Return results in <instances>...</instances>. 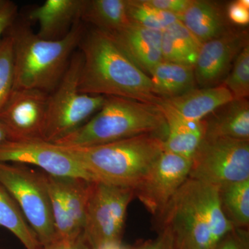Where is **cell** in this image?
I'll list each match as a JSON object with an SVG mask.
<instances>
[{
	"mask_svg": "<svg viewBox=\"0 0 249 249\" xmlns=\"http://www.w3.org/2000/svg\"><path fill=\"white\" fill-rule=\"evenodd\" d=\"M159 109L167 124L163 150L192 160L204 138V120L199 122L183 120L170 111Z\"/></svg>",
	"mask_w": 249,
	"mask_h": 249,
	"instance_id": "19",
	"label": "cell"
},
{
	"mask_svg": "<svg viewBox=\"0 0 249 249\" xmlns=\"http://www.w3.org/2000/svg\"><path fill=\"white\" fill-rule=\"evenodd\" d=\"M58 178L69 217L77 231L83 235L91 181L78 178Z\"/></svg>",
	"mask_w": 249,
	"mask_h": 249,
	"instance_id": "25",
	"label": "cell"
},
{
	"mask_svg": "<svg viewBox=\"0 0 249 249\" xmlns=\"http://www.w3.org/2000/svg\"><path fill=\"white\" fill-rule=\"evenodd\" d=\"M98 249H126L121 246V243H110L103 245Z\"/></svg>",
	"mask_w": 249,
	"mask_h": 249,
	"instance_id": "37",
	"label": "cell"
},
{
	"mask_svg": "<svg viewBox=\"0 0 249 249\" xmlns=\"http://www.w3.org/2000/svg\"><path fill=\"white\" fill-rule=\"evenodd\" d=\"M214 249H249L248 229L235 228Z\"/></svg>",
	"mask_w": 249,
	"mask_h": 249,
	"instance_id": "30",
	"label": "cell"
},
{
	"mask_svg": "<svg viewBox=\"0 0 249 249\" xmlns=\"http://www.w3.org/2000/svg\"><path fill=\"white\" fill-rule=\"evenodd\" d=\"M204 119L205 137L249 141V103L247 98L232 100Z\"/></svg>",
	"mask_w": 249,
	"mask_h": 249,
	"instance_id": "18",
	"label": "cell"
},
{
	"mask_svg": "<svg viewBox=\"0 0 249 249\" xmlns=\"http://www.w3.org/2000/svg\"><path fill=\"white\" fill-rule=\"evenodd\" d=\"M132 188L91 181L83 235L91 249L121 243Z\"/></svg>",
	"mask_w": 249,
	"mask_h": 249,
	"instance_id": "8",
	"label": "cell"
},
{
	"mask_svg": "<svg viewBox=\"0 0 249 249\" xmlns=\"http://www.w3.org/2000/svg\"><path fill=\"white\" fill-rule=\"evenodd\" d=\"M0 184L14 198L42 247L58 240L42 172L0 162Z\"/></svg>",
	"mask_w": 249,
	"mask_h": 249,
	"instance_id": "7",
	"label": "cell"
},
{
	"mask_svg": "<svg viewBox=\"0 0 249 249\" xmlns=\"http://www.w3.org/2000/svg\"><path fill=\"white\" fill-rule=\"evenodd\" d=\"M0 227L7 229L26 249H40L42 245L35 232L9 192L0 184Z\"/></svg>",
	"mask_w": 249,
	"mask_h": 249,
	"instance_id": "23",
	"label": "cell"
},
{
	"mask_svg": "<svg viewBox=\"0 0 249 249\" xmlns=\"http://www.w3.org/2000/svg\"><path fill=\"white\" fill-rule=\"evenodd\" d=\"M127 12L130 22L161 32L179 20L176 15L152 7L143 0H127Z\"/></svg>",
	"mask_w": 249,
	"mask_h": 249,
	"instance_id": "27",
	"label": "cell"
},
{
	"mask_svg": "<svg viewBox=\"0 0 249 249\" xmlns=\"http://www.w3.org/2000/svg\"><path fill=\"white\" fill-rule=\"evenodd\" d=\"M85 0H47L29 13L28 20L38 23L37 35L46 40L64 38L80 21Z\"/></svg>",
	"mask_w": 249,
	"mask_h": 249,
	"instance_id": "16",
	"label": "cell"
},
{
	"mask_svg": "<svg viewBox=\"0 0 249 249\" xmlns=\"http://www.w3.org/2000/svg\"><path fill=\"white\" fill-rule=\"evenodd\" d=\"M156 9L176 15L179 17L188 7L191 0H143Z\"/></svg>",
	"mask_w": 249,
	"mask_h": 249,
	"instance_id": "34",
	"label": "cell"
},
{
	"mask_svg": "<svg viewBox=\"0 0 249 249\" xmlns=\"http://www.w3.org/2000/svg\"><path fill=\"white\" fill-rule=\"evenodd\" d=\"M219 189L223 212L234 228L248 229L249 179L230 183Z\"/></svg>",
	"mask_w": 249,
	"mask_h": 249,
	"instance_id": "24",
	"label": "cell"
},
{
	"mask_svg": "<svg viewBox=\"0 0 249 249\" xmlns=\"http://www.w3.org/2000/svg\"><path fill=\"white\" fill-rule=\"evenodd\" d=\"M9 135L3 124L0 123V145L9 141Z\"/></svg>",
	"mask_w": 249,
	"mask_h": 249,
	"instance_id": "36",
	"label": "cell"
},
{
	"mask_svg": "<svg viewBox=\"0 0 249 249\" xmlns=\"http://www.w3.org/2000/svg\"><path fill=\"white\" fill-rule=\"evenodd\" d=\"M111 35L131 61L146 74L150 75L152 70L163 60L161 31L130 22Z\"/></svg>",
	"mask_w": 249,
	"mask_h": 249,
	"instance_id": "15",
	"label": "cell"
},
{
	"mask_svg": "<svg viewBox=\"0 0 249 249\" xmlns=\"http://www.w3.org/2000/svg\"><path fill=\"white\" fill-rule=\"evenodd\" d=\"M235 100L244 99L249 96V46L241 51L233 63L231 71L222 84Z\"/></svg>",
	"mask_w": 249,
	"mask_h": 249,
	"instance_id": "28",
	"label": "cell"
},
{
	"mask_svg": "<svg viewBox=\"0 0 249 249\" xmlns=\"http://www.w3.org/2000/svg\"><path fill=\"white\" fill-rule=\"evenodd\" d=\"M49 94L36 89L13 90L0 109V123L7 132L9 141L43 139Z\"/></svg>",
	"mask_w": 249,
	"mask_h": 249,
	"instance_id": "12",
	"label": "cell"
},
{
	"mask_svg": "<svg viewBox=\"0 0 249 249\" xmlns=\"http://www.w3.org/2000/svg\"><path fill=\"white\" fill-rule=\"evenodd\" d=\"M178 249H214L235 228L223 212L217 187L188 178L159 218Z\"/></svg>",
	"mask_w": 249,
	"mask_h": 249,
	"instance_id": "2",
	"label": "cell"
},
{
	"mask_svg": "<svg viewBox=\"0 0 249 249\" xmlns=\"http://www.w3.org/2000/svg\"><path fill=\"white\" fill-rule=\"evenodd\" d=\"M18 6L10 0H0V40L18 18Z\"/></svg>",
	"mask_w": 249,
	"mask_h": 249,
	"instance_id": "33",
	"label": "cell"
},
{
	"mask_svg": "<svg viewBox=\"0 0 249 249\" xmlns=\"http://www.w3.org/2000/svg\"><path fill=\"white\" fill-rule=\"evenodd\" d=\"M132 249H178V247L171 229L163 226L160 227V231L155 239Z\"/></svg>",
	"mask_w": 249,
	"mask_h": 249,
	"instance_id": "31",
	"label": "cell"
},
{
	"mask_svg": "<svg viewBox=\"0 0 249 249\" xmlns=\"http://www.w3.org/2000/svg\"><path fill=\"white\" fill-rule=\"evenodd\" d=\"M15 86L14 48L11 37L5 32L0 40V109Z\"/></svg>",
	"mask_w": 249,
	"mask_h": 249,
	"instance_id": "29",
	"label": "cell"
},
{
	"mask_svg": "<svg viewBox=\"0 0 249 249\" xmlns=\"http://www.w3.org/2000/svg\"><path fill=\"white\" fill-rule=\"evenodd\" d=\"M40 249H91V247L82 235L73 240L58 239L52 243L41 247Z\"/></svg>",
	"mask_w": 249,
	"mask_h": 249,
	"instance_id": "35",
	"label": "cell"
},
{
	"mask_svg": "<svg viewBox=\"0 0 249 249\" xmlns=\"http://www.w3.org/2000/svg\"><path fill=\"white\" fill-rule=\"evenodd\" d=\"M42 173L48 190L54 227L58 240L78 238L82 235L77 231L67 214L58 178Z\"/></svg>",
	"mask_w": 249,
	"mask_h": 249,
	"instance_id": "26",
	"label": "cell"
},
{
	"mask_svg": "<svg viewBox=\"0 0 249 249\" xmlns=\"http://www.w3.org/2000/svg\"><path fill=\"white\" fill-rule=\"evenodd\" d=\"M191 165V159L163 150L145 178L134 188V196L159 219L189 178Z\"/></svg>",
	"mask_w": 249,
	"mask_h": 249,
	"instance_id": "11",
	"label": "cell"
},
{
	"mask_svg": "<svg viewBox=\"0 0 249 249\" xmlns=\"http://www.w3.org/2000/svg\"><path fill=\"white\" fill-rule=\"evenodd\" d=\"M82 64L81 53L75 52L60 83L49 94L43 135L46 142H56L71 134L97 112L106 101V96L80 91Z\"/></svg>",
	"mask_w": 249,
	"mask_h": 249,
	"instance_id": "6",
	"label": "cell"
},
{
	"mask_svg": "<svg viewBox=\"0 0 249 249\" xmlns=\"http://www.w3.org/2000/svg\"><path fill=\"white\" fill-rule=\"evenodd\" d=\"M80 20L108 34L115 33L130 23L127 0H85Z\"/></svg>",
	"mask_w": 249,
	"mask_h": 249,
	"instance_id": "22",
	"label": "cell"
},
{
	"mask_svg": "<svg viewBox=\"0 0 249 249\" xmlns=\"http://www.w3.org/2000/svg\"><path fill=\"white\" fill-rule=\"evenodd\" d=\"M156 96L169 98L195 89L194 66L162 60L149 75Z\"/></svg>",
	"mask_w": 249,
	"mask_h": 249,
	"instance_id": "20",
	"label": "cell"
},
{
	"mask_svg": "<svg viewBox=\"0 0 249 249\" xmlns=\"http://www.w3.org/2000/svg\"><path fill=\"white\" fill-rule=\"evenodd\" d=\"M227 17L234 24L247 26L249 23V1L238 0L229 4Z\"/></svg>",
	"mask_w": 249,
	"mask_h": 249,
	"instance_id": "32",
	"label": "cell"
},
{
	"mask_svg": "<svg viewBox=\"0 0 249 249\" xmlns=\"http://www.w3.org/2000/svg\"><path fill=\"white\" fill-rule=\"evenodd\" d=\"M163 140L160 136L144 134L97 146L63 147L80 162L93 181L134 190L164 150Z\"/></svg>",
	"mask_w": 249,
	"mask_h": 249,
	"instance_id": "4",
	"label": "cell"
},
{
	"mask_svg": "<svg viewBox=\"0 0 249 249\" xmlns=\"http://www.w3.org/2000/svg\"><path fill=\"white\" fill-rule=\"evenodd\" d=\"M81 20L64 38L46 40L31 29L28 19H17L6 31L11 37L15 62L14 89L53 92L84 36Z\"/></svg>",
	"mask_w": 249,
	"mask_h": 249,
	"instance_id": "3",
	"label": "cell"
},
{
	"mask_svg": "<svg viewBox=\"0 0 249 249\" xmlns=\"http://www.w3.org/2000/svg\"><path fill=\"white\" fill-rule=\"evenodd\" d=\"M0 162L34 165L52 176L93 181L89 174L65 147L43 139L7 141L0 145Z\"/></svg>",
	"mask_w": 249,
	"mask_h": 249,
	"instance_id": "10",
	"label": "cell"
},
{
	"mask_svg": "<svg viewBox=\"0 0 249 249\" xmlns=\"http://www.w3.org/2000/svg\"><path fill=\"white\" fill-rule=\"evenodd\" d=\"M233 100L232 93L223 85L195 89L181 96L160 98L156 106L183 120L199 122Z\"/></svg>",
	"mask_w": 249,
	"mask_h": 249,
	"instance_id": "14",
	"label": "cell"
},
{
	"mask_svg": "<svg viewBox=\"0 0 249 249\" xmlns=\"http://www.w3.org/2000/svg\"><path fill=\"white\" fill-rule=\"evenodd\" d=\"M249 45L248 32L230 30L201 44L194 65L196 83L201 88L217 86L230 72L232 62Z\"/></svg>",
	"mask_w": 249,
	"mask_h": 249,
	"instance_id": "13",
	"label": "cell"
},
{
	"mask_svg": "<svg viewBox=\"0 0 249 249\" xmlns=\"http://www.w3.org/2000/svg\"><path fill=\"white\" fill-rule=\"evenodd\" d=\"M201 45L180 20L162 32L161 54L165 61L194 66Z\"/></svg>",
	"mask_w": 249,
	"mask_h": 249,
	"instance_id": "21",
	"label": "cell"
},
{
	"mask_svg": "<svg viewBox=\"0 0 249 249\" xmlns=\"http://www.w3.org/2000/svg\"><path fill=\"white\" fill-rule=\"evenodd\" d=\"M179 20L201 44L231 30L222 8L213 1L191 0Z\"/></svg>",
	"mask_w": 249,
	"mask_h": 249,
	"instance_id": "17",
	"label": "cell"
},
{
	"mask_svg": "<svg viewBox=\"0 0 249 249\" xmlns=\"http://www.w3.org/2000/svg\"><path fill=\"white\" fill-rule=\"evenodd\" d=\"M83 57L79 88L83 93L117 96L157 105L150 76L131 61L111 34L93 29L79 47Z\"/></svg>",
	"mask_w": 249,
	"mask_h": 249,
	"instance_id": "1",
	"label": "cell"
},
{
	"mask_svg": "<svg viewBox=\"0 0 249 249\" xmlns=\"http://www.w3.org/2000/svg\"><path fill=\"white\" fill-rule=\"evenodd\" d=\"M189 178L218 188L249 179V141L204 137L192 158Z\"/></svg>",
	"mask_w": 249,
	"mask_h": 249,
	"instance_id": "9",
	"label": "cell"
},
{
	"mask_svg": "<svg viewBox=\"0 0 249 249\" xmlns=\"http://www.w3.org/2000/svg\"><path fill=\"white\" fill-rule=\"evenodd\" d=\"M163 133L166 137V121L155 105L106 96L96 115L54 143L66 147H92L144 134Z\"/></svg>",
	"mask_w": 249,
	"mask_h": 249,
	"instance_id": "5",
	"label": "cell"
}]
</instances>
